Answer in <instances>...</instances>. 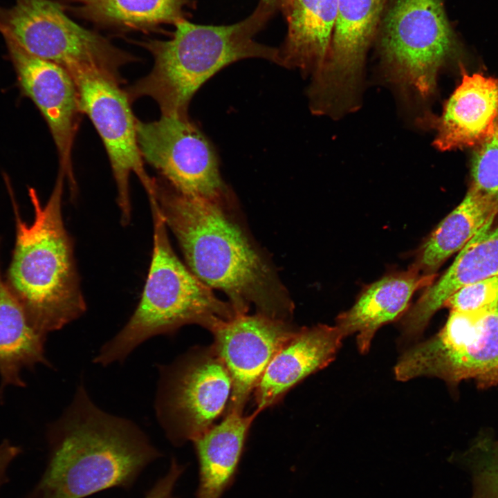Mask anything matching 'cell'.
<instances>
[{
  "mask_svg": "<svg viewBox=\"0 0 498 498\" xmlns=\"http://www.w3.org/2000/svg\"><path fill=\"white\" fill-rule=\"evenodd\" d=\"M154 203L175 236L191 272L227 296L236 315L256 313L290 322L293 302L275 266L239 216L237 200L183 194L155 178Z\"/></svg>",
  "mask_w": 498,
  "mask_h": 498,
  "instance_id": "obj_1",
  "label": "cell"
},
{
  "mask_svg": "<svg viewBox=\"0 0 498 498\" xmlns=\"http://www.w3.org/2000/svg\"><path fill=\"white\" fill-rule=\"evenodd\" d=\"M48 439L46 470L28 498H85L112 488L127 490L161 456L133 421L99 408L83 384Z\"/></svg>",
  "mask_w": 498,
  "mask_h": 498,
  "instance_id": "obj_2",
  "label": "cell"
},
{
  "mask_svg": "<svg viewBox=\"0 0 498 498\" xmlns=\"http://www.w3.org/2000/svg\"><path fill=\"white\" fill-rule=\"evenodd\" d=\"M13 206L16 237L6 283L40 333L61 329L86 310L74 255L73 239L62 216L65 174L61 169L43 205L29 188L34 219L27 223L19 214L8 176H4Z\"/></svg>",
  "mask_w": 498,
  "mask_h": 498,
  "instance_id": "obj_3",
  "label": "cell"
},
{
  "mask_svg": "<svg viewBox=\"0 0 498 498\" xmlns=\"http://www.w3.org/2000/svg\"><path fill=\"white\" fill-rule=\"evenodd\" d=\"M273 15L259 3L250 15L230 25H201L183 19L174 25L170 39L140 42L151 54L154 65L125 91L129 100L149 97L161 115L188 118L196 92L223 68L250 58L278 64V48L254 39Z\"/></svg>",
  "mask_w": 498,
  "mask_h": 498,
  "instance_id": "obj_4",
  "label": "cell"
},
{
  "mask_svg": "<svg viewBox=\"0 0 498 498\" xmlns=\"http://www.w3.org/2000/svg\"><path fill=\"white\" fill-rule=\"evenodd\" d=\"M153 250L145 284L132 315L123 328L104 343L93 359L107 366L122 362L153 336L172 334L187 324L212 331L236 315L230 304L218 298L176 255L167 228L156 207L150 205Z\"/></svg>",
  "mask_w": 498,
  "mask_h": 498,
  "instance_id": "obj_5",
  "label": "cell"
},
{
  "mask_svg": "<svg viewBox=\"0 0 498 498\" xmlns=\"http://www.w3.org/2000/svg\"><path fill=\"white\" fill-rule=\"evenodd\" d=\"M0 33L31 55L67 71L96 70L120 84L122 66L137 60L106 37L73 21L53 0H16L10 8L0 6Z\"/></svg>",
  "mask_w": 498,
  "mask_h": 498,
  "instance_id": "obj_6",
  "label": "cell"
},
{
  "mask_svg": "<svg viewBox=\"0 0 498 498\" xmlns=\"http://www.w3.org/2000/svg\"><path fill=\"white\" fill-rule=\"evenodd\" d=\"M398 380L436 377L450 387L474 380L498 385V304L474 311H451L434 336L407 350L394 367Z\"/></svg>",
  "mask_w": 498,
  "mask_h": 498,
  "instance_id": "obj_7",
  "label": "cell"
},
{
  "mask_svg": "<svg viewBox=\"0 0 498 498\" xmlns=\"http://www.w3.org/2000/svg\"><path fill=\"white\" fill-rule=\"evenodd\" d=\"M456 46L442 0H396L381 38L383 62L393 82L425 101Z\"/></svg>",
  "mask_w": 498,
  "mask_h": 498,
  "instance_id": "obj_8",
  "label": "cell"
},
{
  "mask_svg": "<svg viewBox=\"0 0 498 498\" xmlns=\"http://www.w3.org/2000/svg\"><path fill=\"white\" fill-rule=\"evenodd\" d=\"M155 413L176 446L209 430L224 410L232 380L214 347L194 348L169 365L158 366Z\"/></svg>",
  "mask_w": 498,
  "mask_h": 498,
  "instance_id": "obj_9",
  "label": "cell"
},
{
  "mask_svg": "<svg viewBox=\"0 0 498 498\" xmlns=\"http://www.w3.org/2000/svg\"><path fill=\"white\" fill-rule=\"evenodd\" d=\"M143 160L176 190L203 199L235 200L223 181L218 156L208 138L190 117L161 115L158 120H136Z\"/></svg>",
  "mask_w": 498,
  "mask_h": 498,
  "instance_id": "obj_10",
  "label": "cell"
},
{
  "mask_svg": "<svg viewBox=\"0 0 498 498\" xmlns=\"http://www.w3.org/2000/svg\"><path fill=\"white\" fill-rule=\"evenodd\" d=\"M68 72L76 87L81 112L89 118L103 142L117 188L120 221L127 225L131 216V174L139 179L149 201L155 194V178L145 169L131 102L120 84L100 71L75 68Z\"/></svg>",
  "mask_w": 498,
  "mask_h": 498,
  "instance_id": "obj_11",
  "label": "cell"
},
{
  "mask_svg": "<svg viewBox=\"0 0 498 498\" xmlns=\"http://www.w3.org/2000/svg\"><path fill=\"white\" fill-rule=\"evenodd\" d=\"M383 0H338L330 51L307 90L311 111L335 116L355 106L362 69Z\"/></svg>",
  "mask_w": 498,
  "mask_h": 498,
  "instance_id": "obj_12",
  "label": "cell"
},
{
  "mask_svg": "<svg viewBox=\"0 0 498 498\" xmlns=\"http://www.w3.org/2000/svg\"><path fill=\"white\" fill-rule=\"evenodd\" d=\"M21 94L35 104L44 117L66 178L71 197L77 194L72 151L82 113L74 81L61 66L35 57L16 41L3 36Z\"/></svg>",
  "mask_w": 498,
  "mask_h": 498,
  "instance_id": "obj_13",
  "label": "cell"
},
{
  "mask_svg": "<svg viewBox=\"0 0 498 498\" xmlns=\"http://www.w3.org/2000/svg\"><path fill=\"white\" fill-rule=\"evenodd\" d=\"M297 329L290 322L256 313L236 315L211 331L212 347L232 380L228 412L243 413L268 364Z\"/></svg>",
  "mask_w": 498,
  "mask_h": 498,
  "instance_id": "obj_14",
  "label": "cell"
},
{
  "mask_svg": "<svg viewBox=\"0 0 498 498\" xmlns=\"http://www.w3.org/2000/svg\"><path fill=\"white\" fill-rule=\"evenodd\" d=\"M492 216L460 250L454 262L407 310L401 322L403 335H420L432 317L461 288L498 275V223Z\"/></svg>",
  "mask_w": 498,
  "mask_h": 498,
  "instance_id": "obj_15",
  "label": "cell"
},
{
  "mask_svg": "<svg viewBox=\"0 0 498 498\" xmlns=\"http://www.w3.org/2000/svg\"><path fill=\"white\" fill-rule=\"evenodd\" d=\"M344 338L335 325L297 329L268 364L255 389L257 410L277 403L292 387L331 363Z\"/></svg>",
  "mask_w": 498,
  "mask_h": 498,
  "instance_id": "obj_16",
  "label": "cell"
},
{
  "mask_svg": "<svg viewBox=\"0 0 498 498\" xmlns=\"http://www.w3.org/2000/svg\"><path fill=\"white\" fill-rule=\"evenodd\" d=\"M434 144L445 151L475 147L498 129V77L463 73L434 122Z\"/></svg>",
  "mask_w": 498,
  "mask_h": 498,
  "instance_id": "obj_17",
  "label": "cell"
},
{
  "mask_svg": "<svg viewBox=\"0 0 498 498\" xmlns=\"http://www.w3.org/2000/svg\"><path fill=\"white\" fill-rule=\"evenodd\" d=\"M435 276L413 264L389 274L365 288L353 306L337 317L335 326L344 338L356 333L359 351L367 353L378 329L407 311L414 293L429 286Z\"/></svg>",
  "mask_w": 498,
  "mask_h": 498,
  "instance_id": "obj_18",
  "label": "cell"
},
{
  "mask_svg": "<svg viewBox=\"0 0 498 498\" xmlns=\"http://www.w3.org/2000/svg\"><path fill=\"white\" fill-rule=\"evenodd\" d=\"M337 10L338 0H290L282 12L287 33L278 48L277 65L303 76L318 72L329 54Z\"/></svg>",
  "mask_w": 498,
  "mask_h": 498,
  "instance_id": "obj_19",
  "label": "cell"
},
{
  "mask_svg": "<svg viewBox=\"0 0 498 498\" xmlns=\"http://www.w3.org/2000/svg\"><path fill=\"white\" fill-rule=\"evenodd\" d=\"M259 412H227L223 421L194 439L199 465L195 498H221L231 485L249 429Z\"/></svg>",
  "mask_w": 498,
  "mask_h": 498,
  "instance_id": "obj_20",
  "label": "cell"
},
{
  "mask_svg": "<svg viewBox=\"0 0 498 498\" xmlns=\"http://www.w3.org/2000/svg\"><path fill=\"white\" fill-rule=\"evenodd\" d=\"M45 339L8 288L0 267V394L8 387L24 386L23 371L48 365Z\"/></svg>",
  "mask_w": 498,
  "mask_h": 498,
  "instance_id": "obj_21",
  "label": "cell"
},
{
  "mask_svg": "<svg viewBox=\"0 0 498 498\" xmlns=\"http://www.w3.org/2000/svg\"><path fill=\"white\" fill-rule=\"evenodd\" d=\"M498 204L470 187L461 202L438 225L418 248L414 265L423 274L435 275L493 216Z\"/></svg>",
  "mask_w": 498,
  "mask_h": 498,
  "instance_id": "obj_22",
  "label": "cell"
},
{
  "mask_svg": "<svg viewBox=\"0 0 498 498\" xmlns=\"http://www.w3.org/2000/svg\"><path fill=\"white\" fill-rule=\"evenodd\" d=\"M66 10L94 24L119 31L155 30L185 19L187 0H57Z\"/></svg>",
  "mask_w": 498,
  "mask_h": 498,
  "instance_id": "obj_23",
  "label": "cell"
},
{
  "mask_svg": "<svg viewBox=\"0 0 498 498\" xmlns=\"http://www.w3.org/2000/svg\"><path fill=\"white\" fill-rule=\"evenodd\" d=\"M470 187L498 204V129L475 146Z\"/></svg>",
  "mask_w": 498,
  "mask_h": 498,
  "instance_id": "obj_24",
  "label": "cell"
},
{
  "mask_svg": "<svg viewBox=\"0 0 498 498\" xmlns=\"http://www.w3.org/2000/svg\"><path fill=\"white\" fill-rule=\"evenodd\" d=\"M498 304V275L465 286L452 294L444 306L451 311H474Z\"/></svg>",
  "mask_w": 498,
  "mask_h": 498,
  "instance_id": "obj_25",
  "label": "cell"
},
{
  "mask_svg": "<svg viewBox=\"0 0 498 498\" xmlns=\"http://www.w3.org/2000/svg\"><path fill=\"white\" fill-rule=\"evenodd\" d=\"M468 463L486 470L493 478L498 490V441L487 432L479 435L465 454Z\"/></svg>",
  "mask_w": 498,
  "mask_h": 498,
  "instance_id": "obj_26",
  "label": "cell"
},
{
  "mask_svg": "<svg viewBox=\"0 0 498 498\" xmlns=\"http://www.w3.org/2000/svg\"><path fill=\"white\" fill-rule=\"evenodd\" d=\"M184 470L185 467L172 458L167 473L155 483L145 498H176L173 495L174 486Z\"/></svg>",
  "mask_w": 498,
  "mask_h": 498,
  "instance_id": "obj_27",
  "label": "cell"
},
{
  "mask_svg": "<svg viewBox=\"0 0 498 498\" xmlns=\"http://www.w3.org/2000/svg\"><path fill=\"white\" fill-rule=\"evenodd\" d=\"M473 478L472 498H498V490L490 474L485 470L470 466Z\"/></svg>",
  "mask_w": 498,
  "mask_h": 498,
  "instance_id": "obj_28",
  "label": "cell"
},
{
  "mask_svg": "<svg viewBox=\"0 0 498 498\" xmlns=\"http://www.w3.org/2000/svg\"><path fill=\"white\" fill-rule=\"evenodd\" d=\"M20 448L8 441L0 444V486L6 480V470L11 461L20 453Z\"/></svg>",
  "mask_w": 498,
  "mask_h": 498,
  "instance_id": "obj_29",
  "label": "cell"
},
{
  "mask_svg": "<svg viewBox=\"0 0 498 498\" xmlns=\"http://www.w3.org/2000/svg\"><path fill=\"white\" fill-rule=\"evenodd\" d=\"M289 1L290 0H260L259 3L274 13L277 10L283 12Z\"/></svg>",
  "mask_w": 498,
  "mask_h": 498,
  "instance_id": "obj_30",
  "label": "cell"
}]
</instances>
